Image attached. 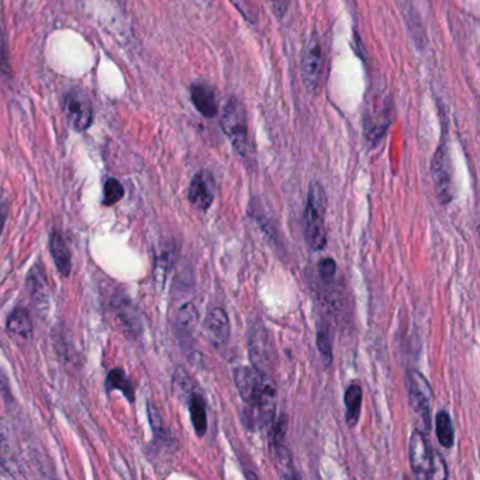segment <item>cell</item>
Segmentation results:
<instances>
[{"label": "cell", "mask_w": 480, "mask_h": 480, "mask_svg": "<svg viewBox=\"0 0 480 480\" xmlns=\"http://www.w3.org/2000/svg\"><path fill=\"white\" fill-rule=\"evenodd\" d=\"M173 390H175V394L181 399H186L188 396L192 394L190 377L182 367L176 369L173 375Z\"/></svg>", "instance_id": "obj_25"}, {"label": "cell", "mask_w": 480, "mask_h": 480, "mask_svg": "<svg viewBox=\"0 0 480 480\" xmlns=\"http://www.w3.org/2000/svg\"><path fill=\"white\" fill-rule=\"evenodd\" d=\"M62 112L71 128L85 131L93 121V106L88 93L81 88L68 91L62 101Z\"/></svg>", "instance_id": "obj_5"}, {"label": "cell", "mask_w": 480, "mask_h": 480, "mask_svg": "<svg viewBox=\"0 0 480 480\" xmlns=\"http://www.w3.org/2000/svg\"><path fill=\"white\" fill-rule=\"evenodd\" d=\"M216 195V183L215 178L207 171L198 172L189 186L188 199L189 202L199 210L207 212L215 202Z\"/></svg>", "instance_id": "obj_10"}, {"label": "cell", "mask_w": 480, "mask_h": 480, "mask_svg": "<svg viewBox=\"0 0 480 480\" xmlns=\"http://www.w3.org/2000/svg\"><path fill=\"white\" fill-rule=\"evenodd\" d=\"M435 431L441 447L451 450L455 444V430L448 411L441 410L435 417Z\"/></svg>", "instance_id": "obj_19"}, {"label": "cell", "mask_w": 480, "mask_h": 480, "mask_svg": "<svg viewBox=\"0 0 480 480\" xmlns=\"http://www.w3.org/2000/svg\"><path fill=\"white\" fill-rule=\"evenodd\" d=\"M410 467L417 479H433L435 452L431 450L427 435L420 430H414L410 438Z\"/></svg>", "instance_id": "obj_8"}, {"label": "cell", "mask_w": 480, "mask_h": 480, "mask_svg": "<svg viewBox=\"0 0 480 480\" xmlns=\"http://www.w3.org/2000/svg\"><path fill=\"white\" fill-rule=\"evenodd\" d=\"M345 403V421L353 428L358 424L362 407V389L360 384H351L344 394Z\"/></svg>", "instance_id": "obj_18"}, {"label": "cell", "mask_w": 480, "mask_h": 480, "mask_svg": "<svg viewBox=\"0 0 480 480\" xmlns=\"http://www.w3.org/2000/svg\"><path fill=\"white\" fill-rule=\"evenodd\" d=\"M431 173L437 196L442 205L452 202L454 190V166L448 145L441 144L434 154L431 164Z\"/></svg>", "instance_id": "obj_6"}, {"label": "cell", "mask_w": 480, "mask_h": 480, "mask_svg": "<svg viewBox=\"0 0 480 480\" xmlns=\"http://www.w3.org/2000/svg\"><path fill=\"white\" fill-rule=\"evenodd\" d=\"M273 448H275V459L279 475L286 479L297 478L293 472V465L290 459L289 450L286 447V417L282 416L278 421L275 435H273Z\"/></svg>", "instance_id": "obj_13"}, {"label": "cell", "mask_w": 480, "mask_h": 480, "mask_svg": "<svg viewBox=\"0 0 480 480\" xmlns=\"http://www.w3.org/2000/svg\"><path fill=\"white\" fill-rule=\"evenodd\" d=\"M317 350L323 363L328 367L333 362V333L327 324H320L317 330Z\"/></svg>", "instance_id": "obj_21"}, {"label": "cell", "mask_w": 480, "mask_h": 480, "mask_svg": "<svg viewBox=\"0 0 480 480\" xmlns=\"http://www.w3.org/2000/svg\"><path fill=\"white\" fill-rule=\"evenodd\" d=\"M326 210L327 195L324 186L314 181L310 183L307 205L303 216L304 239L310 249L323 251L327 245V229H326Z\"/></svg>", "instance_id": "obj_2"}, {"label": "cell", "mask_w": 480, "mask_h": 480, "mask_svg": "<svg viewBox=\"0 0 480 480\" xmlns=\"http://www.w3.org/2000/svg\"><path fill=\"white\" fill-rule=\"evenodd\" d=\"M273 11L276 13V16L279 17H283L287 11V7H289V0H269Z\"/></svg>", "instance_id": "obj_27"}, {"label": "cell", "mask_w": 480, "mask_h": 480, "mask_svg": "<svg viewBox=\"0 0 480 480\" xmlns=\"http://www.w3.org/2000/svg\"><path fill=\"white\" fill-rule=\"evenodd\" d=\"M124 196V188L120 182L115 178H110L105 183V196H103V205L105 206H113L119 203Z\"/></svg>", "instance_id": "obj_24"}, {"label": "cell", "mask_w": 480, "mask_h": 480, "mask_svg": "<svg viewBox=\"0 0 480 480\" xmlns=\"http://www.w3.org/2000/svg\"><path fill=\"white\" fill-rule=\"evenodd\" d=\"M6 217H7V207L4 203H0V234L4 229V222H6Z\"/></svg>", "instance_id": "obj_29"}, {"label": "cell", "mask_w": 480, "mask_h": 480, "mask_svg": "<svg viewBox=\"0 0 480 480\" xmlns=\"http://www.w3.org/2000/svg\"><path fill=\"white\" fill-rule=\"evenodd\" d=\"M116 310H118L116 312L118 317L120 319L122 324L127 326V330L137 333V327H139V321H138V316L135 314V310L131 307V304L125 299H122V302L116 307Z\"/></svg>", "instance_id": "obj_23"}, {"label": "cell", "mask_w": 480, "mask_h": 480, "mask_svg": "<svg viewBox=\"0 0 480 480\" xmlns=\"http://www.w3.org/2000/svg\"><path fill=\"white\" fill-rule=\"evenodd\" d=\"M106 390L112 392V390H120L121 393L128 399L130 403L134 401V386L130 382V379L127 377L125 372L121 369H113L110 370V373L108 375L106 379Z\"/></svg>", "instance_id": "obj_20"}, {"label": "cell", "mask_w": 480, "mask_h": 480, "mask_svg": "<svg viewBox=\"0 0 480 480\" xmlns=\"http://www.w3.org/2000/svg\"><path fill=\"white\" fill-rule=\"evenodd\" d=\"M234 380L241 400L246 404L244 423L252 430H262L273 423L276 413V387L270 377L252 367L234 369Z\"/></svg>", "instance_id": "obj_1"}, {"label": "cell", "mask_w": 480, "mask_h": 480, "mask_svg": "<svg viewBox=\"0 0 480 480\" xmlns=\"http://www.w3.org/2000/svg\"><path fill=\"white\" fill-rule=\"evenodd\" d=\"M407 392L408 404L414 416L416 428L428 434L431 428V411H433V389L423 373L416 369L407 372Z\"/></svg>", "instance_id": "obj_3"}, {"label": "cell", "mask_w": 480, "mask_h": 480, "mask_svg": "<svg viewBox=\"0 0 480 480\" xmlns=\"http://www.w3.org/2000/svg\"><path fill=\"white\" fill-rule=\"evenodd\" d=\"M203 330L207 340L216 348L226 347L232 337V324L227 313L219 307L210 310L203 321Z\"/></svg>", "instance_id": "obj_11"}, {"label": "cell", "mask_w": 480, "mask_h": 480, "mask_svg": "<svg viewBox=\"0 0 480 480\" xmlns=\"http://www.w3.org/2000/svg\"><path fill=\"white\" fill-rule=\"evenodd\" d=\"M196 324H198V310L192 303H188L178 313V328L183 333H192Z\"/></svg>", "instance_id": "obj_22"}, {"label": "cell", "mask_w": 480, "mask_h": 480, "mask_svg": "<svg viewBox=\"0 0 480 480\" xmlns=\"http://www.w3.org/2000/svg\"><path fill=\"white\" fill-rule=\"evenodd\" d=\"M248 350L249 358L255 369L266 373V369L272 367L275 360L273 347L269 338V333L261 320L252 321L248 331Z\"/></svg>", "instance_id": "obj_7"}, {"label": "cell", "mask_w": 480, "mask_h": 480, "mask_svg": "<svg viewBox=\"0 0 480 480\" xmlns=\"http://www.w3.org/2000/svg\"><path fill=\"white\" fill-rule=\"evenodd\" d=\"M323 74V48L317 33L310 35L302 61V78L310 92H316Z\"/></svg>", "instance_id": "obj_9"}, {"label": "cell", "mask_w": 480, "mask_h": 480, "mask_svg": "<svg viewBox=\"0 0 480 480\" xmlns=\"http://www.w3.org/2000/svg\"><path fill=\"white\" fill-rule=\"evenodd\" d=\"M189 411H190V420L193 430L198 437H205L207 433V407L203 396L200 393L192 392L188 400Z\"/></svg>", "instance_id": "obj_16"}, {"label": "cell", "mask_w": 480, "mask_h": 480, "mask_svg": "<svg viewBox=\"0 0 480 480\" xmlns=\"http://www.w3.org/2000/svg\"><path fill=\"white\" fill-rule=\"evenodd\" d=\"M336 272H337V263H336L334 259L324 258L319 262V275H320L321 280H324L327 283L333 282Z\"/></svg>", "instance_id": "obj_26"}, {"label": "cell", "mask_w": 480, "mask_h": 480, "mask_svg": "<svg viewBox=\"0 0 480 480\" xmlns=\"http://www.w3.org/2000/svg\"><path fill=\"white\" fill-rule=\"evenodd\" d=\"M1 23V21H0ZM3 27L0 25V67L7 71L8 69V64H7V55H6V44L3 41Z\"/></svg>", "instance_id": "obj_28"}, {"label": "cell", "mask_w": 480, "mask_h": 480, "mask_svg": "<svg viewBox=\"0 0 480 480\" xmlns=\"http://www.w3.org/2000/svg\"><path fill=\"white\" fill-rule=\"evenodd\" d=\"M190 99L196 110L206 119H213L220 112L217 93L215 88L207 84H193L190 86Z\"/></svg>", "instance_id": "obj_12"}, {"label": "cell", "mask_w": 480, "mask_h": 480, "mask_svg": "<svg viewBox=\"0 0 480 480\" xmlns=\"http://www.w3.org/2000/svg\"><path fill=\"white\" fill-rule=\"evenodd\" d=\"M6 327L10 336L21 340H28L33 336V321L24 309H14L7 319Z\"/></svg>", "instance_id": "obj_17"}, {"label": "cell", "mask_w": 480, "mask_h": 480, "mask_svg": "<svg viewBox=\"0 0 480 480\" xmlns=\"http://www.w3.org/2000/svg\"><path fill=\"white\" fill-rule=\"evenodd\" d=\"M25 286H27L28 293H30L34 303H37L38 306L48 304L50 292H48L47 279H45L44 270L38 265H34L31 268V270L28 272Z\"/></svg>", "instance_id": "obj_15"}, {"label": "cell", "mask_w": 480, "mask_h": 480, "mask_svg": "<svg viewBox=\"0 0 480 480\" xmlns=\"http://www.w3.org/2000/svg\"><path fill=\"white\" fill-rule=\"evenodd\" d=\"M222 128L241 158H249L251 144L248 138V120L244 105L232 96L222 112Z\"/></svg>", "instance_id": "obj_4"}, {"label": "cell", "mask_w": 480, "mask_h": 480, "mask_svg": "<svg viewBox=\"0 0 480 480\" xmlns=\"http://www.w3.org/2000/svg\"><path fill=\"white\" fill-rule=\"evenodd\" d=\"M50 251L54 259V263L58 269V272L64 278H69L72 272V259L71 252L67 245V241L62 237L59 232H54L50 239Z\"/></svg>", "instance_id": "obj_14"}]
</instances>
